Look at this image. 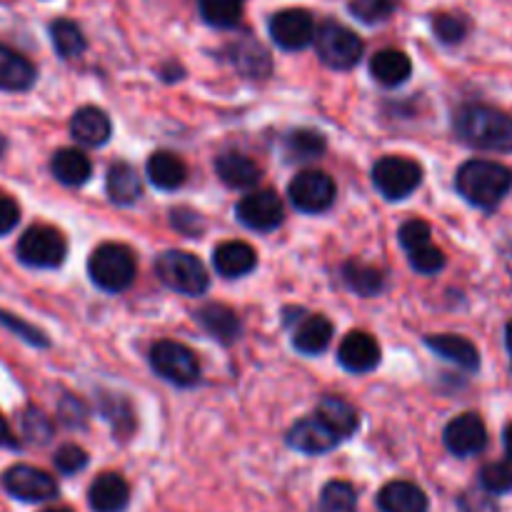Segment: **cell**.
I'll use <instances>...</instances> for the list:
<instances>
[{"label": "cell", "mask_w": 512, "mask_h": 512, "mask_svg": "<svg viewBox=\"0 0 512 512\" xmlns=\"http://www.w3.org/2000/svg\"><path fill=\"white\" fill-rule=\"evenodd\" d=\"M198 10L215 28H235L243 18V0H198Z\"/></svg>", "instance_id": "34"}, {"label": "cell", "mask_w": 512, "mask_h": 512, "mask_svg": "<svg viewBox=\"0 0 512 512\" xmlns=\"http://www.w3.org/2000/svg\"><path fill=\"white\" fill-rule=\"evenodd\" d=\"M240 223L258 233H270L278 228L285 218L283 200L273 193V190H255V193L245 195L235 208Z\"/></svg>", "instance_id": "13"}, {"label": "cell", "mask_w": 512, "mask_h": 512, "mask_svg": "<svg viewBox=\"0 0 512 512\" xmlns=\"http://www.w3.org/2000/svg\"><path fill=\"white\" fill-rule=\"evenodd\" d=\"M285 150L295 160H315L325 153V138L318 130H295L285 140Z\"/></svg>", "instance_id": "35"}, {"label": "cell", "mask_w": 512, "mask_h": 512, "mask_svg": "<svg viewBox=\"0 0 512 512\" xmlns=\"http://www.w3.org/2000/svg\"><path fill=\"white\" fill-rule=\"evenodd\" d=\"M343 440L318 418V415H310V418L298 420V423L290 428L288 433V445L293 450L303 455H325L330 450H335Z\"/></svg>", "instance_id": "14"}, {"label": "cell", "mask_w": 512, "mask_h": 512, "mask_svg": "<svg viewBox=\"0 0 512 512\" xmlns=\"http://www.w3.org/2000/svg\"><path fill=\"white\" fill-rule=\"evenodd\" d=\"M3 488L8 490L10 498L20 500V503H48L60 493L53 475L33 468V465H13L10 470H5Z\"/></svg>", "instance_id": "10"}, {"label": "cell", "mask_w": 512, "mask_h": 512, "mask_svg": "<svg viewBox=\"0 0 512 512\" xmlns=\"http://www.w3.org/2000/svg\"><path fill=\"white\" fill-rule=\"evenodd\" d=\"M18 220H20L18 203H15L8 193H3V190H0V238H3V235H8L10 230L18 225Z\"/></svg>", "instance_id": "45"}, {"label": "cell", "mask_w": 512, "mask_h": 512, "mask_svg": "<svg viewBox=\"0 0 512 512\" xmlns=\"http://www.w3.org/2000/svg\"><path fill=\"white\" fill-rule=\"evenodd\" d=\"M503 445H505V453H508V460L512 463V423L503 430Z\"/></svg>", "instance_id": "48"}, {"label": "cell", "mask_w": 512, "mask_h": 512, "mask_svg": "<svg viewBox=\"0 0 512 512\" xmlns=\"http://www.w3.org/2000/svg\"><path fill=\"white\" fill-rule=\"evenodd\" d=\"M380 512H430V500L420 485L410 480H393L378 493Z\"/></svg>", "instance_id": "17"}, {"label": "cell", "mask_w": 512, "mask_h": 512, "mask_svg": "<svg viewBox=\"0 0 512 512\" xmlns=\"http://www.w3.org/2000/svg\"><path fill=\"white\" fill-rule=\"evenodd\" d=\"M155 275L170 290L180 295H190V298L203 295L210 285L205 265L193 253H185V250H165L155 260Z\"/></svg>", "instance_id": "5"}, {"label": "cell", "mask_w": 512, "mask_h": 512, "mask_svg": "<svg viewBox=\"0 0 512 512\" xmlns=\"http://www.w3.org/2000/svg\"><path fill=\"white\" fill-rule=\"evenodd\" d=\"M228 58L235 65V70H240L248 78H268L270 68V55L258 40H238V43L228 45Z\"/></svg>", "instance_id": "25"}, {"label": "cell", "mask_w": 512, "mask_h": 512, "mask_svg": "<svg viewBox=\"0 0 512 512\" xmlns=\"http://www.w3.org/2000/svg\"><path fill=\"white\" fill-rule=\"evenodd\" d=\"M318 512H358V490L348 480H330L320 493Z\"/></svg>", "instance_id": "33"}, {"label": "cell", "mask_w": 512, "mask_h": 512, "mask_svg": "<svg viewBox=\"0 0 512 512\" xmlns=\"http://www.w3.org/2000/svg\"><path fill=\"white\" fill-rule=\"evenodd\" d=\"M453 128L465 145L490 153L512 150V118L498 108L483 103H468L455 113Z\"/></svg>", "instance_id": "1"}, {"label": "cell", "mask_w": 512, "mask_h": 512, "mask_svg": "<svg viewBox=\"0 0 512 512\" xmlns=\"http://www.w3.org/2000/svg\"><path fill=\"white\" fill-rule=\"evenodd\" d=\"M110 133H113L110 118L105 115V110L95 108V105L78 108L73 113V118H70V135L80 145H88V148H98V145L108 143Z\"/></svg>", "instance_id": "18"}, {"label": "cell", "mask_w": 512, "mask_h": 512, "mask_svg": "<svg viewBox=\"0 0 512 512\" xmlns=\"http://www.w3.org/2000/svg\"><path fill=\"white\" fill-rule=\"evenodd\" d=\"M3 148H5V140L0 138V153H3Z\"/></svg>", "instance_id": "51"}, {"label": "cell", "mask_w": 512, "mask_h": 512, "mask_svg": "<svg viewBox=\"0 0 512 512\" xmlns=\"http://www.w3.org/2000/svg\"><path fill=\"white\" fill-rule=\"evenodd\" d=\"M443 443L455 458H475L488 448V428L478 413H463L445 425Z\"/></svg>", "instance_id": "11"}, {"label": "cell", "mask_w": 512, "mask_h": 512, "mask_svg": "<svg viewBox=\"0 0 512 512\" xmlns=\"http://www.w3.org/2000/svg\"><path fill=\"white\" fill-rule=\"evenodd\" d=\"M215 170H218V178L223 180L225 185H230V188H238V190L253 188V185H258L260 178H263V170H260V165L240 153L220 155V158L215 160Z\"/></svg>", "instance_id": "22"}, {"label": "cell", "mask_w": 512, "mask_h": 512, "mask_svg": "<svg viewBox=\"0 0 512 512\" xmlns=\"http://www.w3.org/2000/svg\"><path fill=\"white\" fill-rule=\"evenodd\" d=\"M455 188L475 208L495 210L512 190V168L495 160H468L455 175Z\"/></svg>", "instance_id": "2"}, {"label": "cell", "mask_w": 512, "mask_h": 512, "mask_svg": "<svg viewBox=\"0 0 512 512\" xmlns=\"http://www.w3.org/2000/svg\"><path fill=\"white\" fill-rule=\"evenodd\" d=\"M88 453H85L80 445H63V448H58V453H55L53 463H55V470L63 475H75L80 473V470L88 468Z\"/></svg>", "instance_id": "40"}, {"label": "cell", "mask_w": 512, "mask_h": 512, "mask_svg": "<svg viewBox=\"0 0 512 512\" xmlns=\"http://www.w3.org/2000/svg\"><path fill=\"white\" fill-rule=\"evenodd\" d=\"M425 345L440 355L443 360H450L458 368L468 370V373H478L480 370V353L468 338L463 335H428Z\"/></svg>", "instance_id": "20"}, {"label": "cell", "mask_w": 512, "mask_h": 512, "mask_svg": "<svg viewBox=\"0 0 512 512\" xmlns=\"http://www.w3.org/2000/svg\"><path fill=\"white\" fill-rule=\"evenodd\" d=\"M268 30L273 43L283 50H303L313 43L315 20L308 10L288 8L270 18Z\"/></svg>", "instance_id": "12"}, {"label": "cell", "mask_w": 512, "mask_h": 512, "mask_svg": "<svg viewBox=\"0 0 512 512\" xmlns=\"http://www.w3.org/2000/svg\"><path fill=\"white\" fill-rule=\"evenodd\" d=\"M150 365L160 378L180 388H190L200 380L198 355L175 340H158L150 348Z\"/></svg>", "instance_id": "6"}, {"label": "cell", "mask_w": 512, "mask_h": 512, "mask_svg": "<svg viewBox=\"0 0 512 512\" xmlns=\"http://www.w3.org/2000/svg\"><path fill=\"white\" fill-rule=\"evenodd\" d=\"M68 255V243L50 225H33L18 240L20 263L30 268H58Z\"/></svg>", "instance_id": "8"}, {"label": "cell", "mask_w": 512, "mask_h": 512, "mask_svg": "<svg viewBox=\"0 0 512 512\" xmlns=\"http://www.w3.org/2000/svg\"><path fill=\"white\" fill-rule=\"evenodd\" d=\"M43 512H73V510H68V508H48V510H43Z\"/></svg>", "instance_id": "50"}, {"label": "cell", "mask_w": 512, "mask_h": 512, "mask_svg": "<svg viewBox=\"0 0 512 512\" xmlns=\"http://www.w3.org/2000/svg\"><path fill=\"white\" fill-rule=\"evenodd\" d=\"M505 345H508V353H510V370H512V320L505 325Z\"/></svg>", "instance_id": "49"}, {"label": "cell", "mask_w": 512, "mask_h": 512, "mask_svg": "<svg viewBox=\"0 0 512 512\" xmlns=\"http://www.w3.org/2000/svg\"><path fill=\"white\" fill-rule=\"evenodd\" d=\"M313 43L318 58L333 70L355 68L360 63V58H363L365 50L363 40L353 30L345 28L343 23H338V20H323L315 28Z\"/></svg>", "instance_id": "4"}, {"label": "cell", "mask_w": 512, "mask_h": 512, "mask_svg": "<svg viewBox=\"0 0 512 512\" xmlns=\"http://www.w3.org/2000/svg\"><path fill=\"white\" fill-rule=\"evenodd\" d=\"M0 445H8V448H15V440L10 438V430L5 425V420L0 418Z\"/></svg>", "instance_id": "47"}, {"label": "cell", "mask_w": 512, "mask_h": 512, "mask_svg": "<svg viewBox=\"0 0 512 512\" xmlns=\"http://www.w3.org/2000/svg\"><path fill=\"white\" fill-rule=\"evenodd\" d=\"M338 360L348 373L363 375L370 373L380 365V345L373 335L363 333V330H353L343 338L338 348Z\"/></svg>", "instance_id": "15"}, {"label": "cell", "mask_w": 512, "mask_h": 512, "mask_svg": "<svg viewBox=\"0 0 512 512\" xmlns=\"http://www.w3.org/2000/svg\"><path fill=\"white\" fill-rule=\"evenodd\" d=\"M105 188L113 203L118 205H133L135 200L143 195V183H140V175L135 173L133 165L128 163H113L105 175Z\"/></svg>", "instance_id": "30"}, {"label": "cell", "mask_w": 512, "mask_h": 512, "mask_svg": "<svg viewBox=\"0 0 512 512\" xmlns=\"http://www.w3.org/2000/svg\"><path fill=\"white\" fill-rule=\"evenodd\" d=\"M0 323H3L5 328L13 330L15 335H20V338H23V340H28L30 345H40V348H43V345H48V340L43 338V333H40L38 328H33V325L23 323V320H20V318H13V315H10V313H3V310H0Z\"/></svg>", "instance_id": "44"}, {"label": "cell", "mask_w": 512, "mask_h": 512, "mask_svg": "<svg viewBox=\"0 0 512 512\" xmlns=\"http://www.w3.org/2000/svg\"><path fill=\"white\" fill-rule=\"evenodd\" d=\"M398 10V0H350V13L363 23H385Z\"/></svg>", "instance_id": "37"}, {"label": "cell", "mask_w": 512, "mask_h": 512, "mask_svg": "<svg viewBox=\"0 0 512 512\" xmlns=\"http://www.w3.org/2000/svg\"><path fill=\"white\" fill-rule=\"evenodd\" d=\"M370 75L385 88H395V85H403L413 75V63H410L403 50L385 48L370 60Z\"/></svg>", "instance_id": "23"}, {"label": "cell", "mask_w": 512, "mask_h": 512, "mask_svg": "<svg viewBox=\"0 0 512 512\" xmlns=\"http://www.w3.org/2000/svg\"><path fill=\"white\" fill-rule=\"evenodd\" d=\"M408 260H410V265H413V268L423 275H435L445 268L443 250L433 243H425V245H420V248L408 250Z\"/></svg>", "instance_id": "38"}, {"label": "cell", "mask_w": 512, "mask_h": 512, "mask_svg": "<svg viewBox=\"0 0 512 512\" xmlns=\"http://www.w3.org/2000/svg\"><path fill=\"white\" fill-rule=\"evenodd\" d=\"M433 30L438 35V40H443V43H463L465 35H468V20L455 13H440L433 18Z\"/></svg>", "instance_id": "39"}, {"label": "cell", "mask_w": 512, "mask_h": 512, "mask_svg": "<svg viewBox=\"0 0 512 512\" xmlns=\"http://www.w3.org/2000/svg\"><path fill=\"white\" fill-rule=\"evenodd\" d=\"M458 510L460 512H500V505L495 503V495L485 493V490H465L458 495Z\"/></svg>", "instance_id": "41"}, {"label": "cell", "mask_w": 512, "mask_h": 512, "mask_svg": "<svg viewBox=\"0 0 512 512\" xmlns=\"http://www.w3.org/2000/svg\"><path fill=\"white\" fill-rule=\"evenodd\" d=\"M50 38H53V45H55V50H58L60 58L70 60V58H78V55H83L85 35H83V30L73 23V20H65V18L53 20V23H50Z\"/></svg>", "instance_id": "32"}, {"label": "cell", "mask_w": 512, "mask_h": 512, "mask_svg": "<svg viewBox=\"0 0 512 512\" xmlns=\"http://www.w3.org/2000/svg\"><path fill=\"white\" fill-rule=\"evenodd\" d=\"M50 170H53L55 180L63 185H83L93 173L88 155L78 148H60L50 160Z\"/></svg>", "instance_id": "29"}, {"label": "cell", "mask_w": 512, "mask_h": 512, "mask_svg": "<svg viewBox=\"0 0 512 512\" xmlns=\"http://www.w3.org/2000/svg\"><path fill=\"white\" fill-rule=\"evenodd\" d=\"M88 503L93 512H123L130 503L128 480L120 473L98 475L88 490Z\"/></svg>", "instance_id": "16"}, {"label": "cell", "mask_w": 512, "mask_h": 512, "mask_svg": "<svg viewBox=\"0 0 512 512\" xmlns=\"http://www.w3.org/2000/svg\"><path fill=\"white\" fill-rule=\"evenodd\" d=\"M170 223H173L175 230H180L183 235H188V238H198V235L205 230L203 215L195 213V210H188V208L173 210V213H170Z\"/></svg>", "instance_id": "43"}, {"label": "cell", "mask_w": 512, "mask_h": 512, "mask_svg": "<svg viewBox=\"0 0 512 512\" xmlns=\"http://www.w3.org/2000/svg\"><path fill=\"white\" fill-rule=\"evenodd\" d=\"M195 318H198V323L203 325L215 340H220V343H235V340L240 338V330H243L235 310L225 308V305L220 303L205 305V308L198 310Z\"/></svg>", "instance_id": "28"}, {"label": "cell", "mask_w": 512, "mask_h": 512, "mask_svg": "<svg viewBox=\"0 0 512 512\" xmlns=\"http://www.w3.org/2000/svg\"><path fill=\"white\" fill-rule=\"evenodd\" d=\"M315 415H318L340 440H348L350 435H355V430H358L360 425L358 410H355L348 400L338 398V395H328V398L320 400Z\"/></svg>", "instance_id": "26"}, {"label": "cell", "mask_w": 512, "mask_h": 512, "mask_svg": "<svg viewBox=\"0 0 512 512\" xmlns=\"http://www.w3.org/2000/svg\"><path fill=\"white\" fill-rule=\"evenodd\" d=\"M343 278L353 293L363 295V298H373L380 295L385 288V275L375 265L360 263V260H350L343 265Z\"/></svg>", "instance_id": "31"}, {"label": "cell", "mask_w": 512, "mask_h": 512, "mask_svg": "<svg viewBox=\"0 0 512 512\" xmlns=\"http://www.w3.org/2000/svg\"><path fill=\"white\" fill-rule=\"evenodd\" d=\"M423 183V168L403 155H385L373 165V185L385 200H405Z\"/></svg>", "instance_id": "7"}, {"label": "cell", "mask_w": 512, "mask_h": 512, "mask_svg": "<svg viewBox=\"0 0 512 512\" xmlns=\"http://www.w3.org/2000/svg\"><path fill=\"white\" fill-rule=\"evenodd\" d=\"M23 423H25V433H28L30 438H38V440L50 438V428L40 430V425H45V418L40 413H28L25 415Z\"/></svg>", "instance_id": "46"}, {"label": "cell", "mask_w": 512, "mask_h": 512, "mask_svg": "<svg viewBox=\"0 0 512 512\" xmlns=\"http://www.w3.org/2000/svg\"><path fill=\"white\" fill-rule=\"evenodd\" d=\"M400 245H403L405 250H415L420 248V245L430 243V235H433V230H430V225L425 223V220H408V223H403V228H400Z\"/></svg>", "instance_id": "42"}, {"label": "cell", "mask_w": 512, "mask_h": 512, "mask_svg": "<svg viewBox=\"0 0 512 512\" xmlns=\"http://www.w3.org/2000/svg\"><path fill=\"white\" fill-rule=\"evenodd\" d=\"M333 340V323L323 315H305L293 330V348L303 355H320Z\"/></svg>", "instance_id": "21"}, {"label": "cell", "mask_w": 512, "mask_h": 512, "mask_svg": "<svg viewBox=\"0 0 512 512\" xmlns=\"http://www.w3.org/2000/svg\"><path fill=\"white\" fill-rule=\"evenodd\" d=\"M138 263L133 250L120 243H103L88 260V275L105 293H123L133 285Z\"/></svg>", "instance_id": "3"}, {"label": "cell", "mask_w": 512, "mask_h": 512, "mask_svg": "<svg viewBox=\"0 0 512 512\" xmlns=\"http://www.w3.org/2000/svg\"><path fill=\"white\" fill-rule=\"evenodd\" d=\"M213 265L223 278H243L258 265V253L243 240H228L213 250Z\"/></svg>", "instance_id": "19"}, {"label": "cell", "mask_w": 512, "mask_h": 512, "mask_svg": "<svg viewBox=\"0 0 512 512\" xmlns=\"http://www.w3.org/2000/svg\"><path fill=\"white\" fill-rule=\"evenodd\" d=\"M288 195L300 213H325L335 203V180L323 170H303L290 180Z\"/></svg>", "instance_id": "9"}, {"label": "cell", "mask_w": 512, "mask_h": 512, "mask_svg": "<svg viewBox=\"0 0 512 512\" xmlns=\"http://www.w3.org/2000/svg\"><path fill=\"white\" fill-rule=\"evenodd\" d=\"M148 180L160 190H175L185 183L188 178V168H185L183 160L175 153H168V150H158L148 158Z\"/></svg>", "instance_id": "27"}, {"label": "cell", "mask_w": 512, "mask_h": 512, "mask_svg": "<svg viewBox=\"0 0 512 512\" xmlns=\"http://www.w3.org/2000/svg\"><path fill=\"white\" fill-rule=\"evenodd\" d=\"M478 488L490 495H508L512 493V465L508 463H488L478 473Z\"/></svg>", "instance_id": "36"}, {"label": "cell", "mask_w": 512, "mask_h": 512, "mask_svg": "<svg viewBox=\"0 0 512 512\" xmlns=\"http://www.w3.org/2000/svg\"><path fill=\"white\" fill-rule=\"evenodd\" d=\"M35 83V68L28 58L0 43V90L20 93Z\"/></svg>", "instance_id": "24"}]
</instances>
